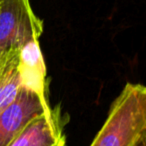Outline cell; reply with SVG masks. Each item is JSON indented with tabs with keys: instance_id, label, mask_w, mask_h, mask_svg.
Segmentation results:
<instances>
[{
	"instance_id": "1",
	"label": "cell",
	"mask_w": 146,
	"mask_h": 146,
	"mask_svg": "<svg viewBox=\"0 0 146 146\" xmlns=\"http://www.w3.org/2000/svg\"><path fill=\"white\" fill-rule=\"evenodd\" d=\"M90 146H146L145 86H124Z\"/></svg>"
},
{
	"instance_id": "2",
	"label": "cell",
	"mask_w": 146,
	"mask_h": 146,
	"mask_svg": "<svg viewBox=\"0 0 146 146\" xmlns=\"http://www.w3.org/2000/svg\"><path fill=\"white\" fill-rule=\"evenodd\" d=\"M42 32L43 22L30 0H0V56L39 40Z\"/></svg>"
},
{
	"instance_id": "3",
	"label": "cell",
	"mask_w": 146,
	"mask_h": 146,
	"mask_svg": "<svg viewBox=\"0 0 146 146\" xmlns=\"http://www.w3.org/2000/svg\"><path fill=\"white\" fill-rule=\"evenodd\" d=\"M50 109L46 95L21 86L14 99L0 110V146H7L33 119Z\"/></svg>"
},
{
	"instance_id": "4",
	"label": "cell",
	"mask_w": 146,
	"mask_h": 146,
	"mask_svg": "<svg viewBox=\"0 0 146 146\" xmlns=\"http://www.w3.org/2000/svg\"><path fill=\"white\" fill-rule=\"evenodd\" d=\"M7 146H65L59 109L33 119Z\"/></svg>"
},
{
	"instance_id": "5",
	"label": "cell",
	"mask_w": 146,
	"mask_h": 146,
	"mask_svg": "<svg viewBox=\"0 0 146 146\" xmlns=\"http://www.w3.org/2000/svg\"><path fill=\"white\" fill-rule=\"evenodd\" d=\"M20 71L23 86L46 95L45 65L39 47V40L32 41L21 49Z\"/></svg>"
},
{
	"instance_id": "6",
	"label": "cell",
	"mask_w": 146,
	"mask_h": 146,
	"mask_svg": "<svg viewBox=\"0 0 146 146\" xmlns=\"http://www.w3.org/2000/svg\"><path fill=\"white\" fill-rule=\"evenodd\" d=\"M20 52L21 49H12L0 56V110L14 99L23 86Z\"/></svg>"
}]
</instances>
